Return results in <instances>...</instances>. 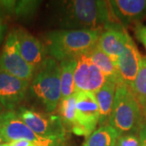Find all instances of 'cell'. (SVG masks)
Segmentation results:
<instances>
[{
  "label": "cell",
  "instance_id": "25",
  "mask_svg": "<svg viewBox=\"0 0 146 146\" xmlns=\"http://www.w3.org/2000/svg\"><path fill=\"white\" fill-rule=\"evenodd\" d=\"M8 146H36L31 142L26 141H16L8 143Z\"/></svg>",
  "mask_w": 146,
  "mask_h": 146
},
{
  "label": "cell",
  "instance_id": "9",
  "mask_svg": "<svg viewBox=\"0 0 146 146\" xmlns=\"http://www.w3.org/2000/svg\"><path fill=\"white\" fill-rule=\"evenodd\" d=\"M89 52L76 58L75 86L76 91H87L95 94L108 79L92 61Z\"/></svg>",
  "mask_w": 146,
  "mask_h": 146
},
{
  "label": "cell",
  "instance_id": "27",
  "mask_svg": "<svg viewBox=\"0 0 146 146\" xmlns=\"http://www.w3.org/2000/svg\"><path fill=\"white\" fill-rule=\"evenodd\" d=\"M1 143H5V142H4L3 137V135H2V131H1V128H0V144Z\"/></svg>",
  "mask_w": 146,
  "mask_h": 146
},
{
  "label": "cell",
  "instance_id": "26",
  "mask_svg": "<svg viewBox=\"0 0 146 146\" xmlns=\"http://www.w3.org/2000/svg\"><path fill=\"white\" fill-rule=\"evenodd\" d=\"M3 33H4V26H3V25L2 24V22L0 21V43L3 41Z\"/></svg>",
  "mask_w": 146,
  "mask_h": 146
},
{
  "label": "cell",
  "instance_id": "22",
  "mask_svg": "<svg viewBox=\"0 0 146 146\" xmlns=\"http://www.w3.org/2000/svg\"><path fill=\"white\" fill-rule=\"evenodd\" d=\"M115 146H140V139L136 134H125L120 136Z\"/></svg>",
  "mask_w": 146,
  "mask_h": 146
},
{
  "label": "cell",
  "instance_id": "12",
  "mask_svg": "<svg viewBox=\"0 0 146 146\" xmlns=\"http://www.w3.org/2000/svg\"><path fill=\"white\" fill-rule=\"evenodd\" d=\"M129 34L120 24H113L102 32L98 46L115 63L123 52ZM117 65V64H116Z\"/></svg>",
  "mask_w": 146,
  "mask_h": 146
},
{
  "label": "cell",
  "instance_id": "8",
  "mask_svg": "<svg viewBox=\"0 0 146 146\" xmlns=\"http://www.w3.org/2000/svg\"><path fill=\"white\" fill-rule=\"evenodd\" d=\"M0 69L27 81H32L36 70L21 56L16 30L7 35L0 54Z\"/></svg>",
  "mask_w": 146,
  "mask_h": 146
},
{
  "label": "cell",
  "instance_id": "5",
  "mask_svg": "<svg viewBox=\"0 0 146 146\" xmlns=\"http://www.w3.org/2000/svg\"><path fill=\"white\" fill-rule=\"evenodd\" d=\"M0 128L5 143L26 141L36 146H66V139L36 134L20 119L16 110H7L0 114Z\"/></svg>",
  "mask_w": 146,
  "mask_h": 146
},
{
  "label": "cell",
  "instance_id": "10",
  "mask_svg": "<svg viewBox=\"0 0 146 146\" xmlns=\"http://www.w3.org/2000/svg\"><path fill=\"white\" fill-rule=\"evenodd\" d=\"M30 81L24 80L0 69V103L7 110H15L24 102Z\"/></svg>",
  "mask_w": 146,
  "mask_h": 146
},
{
  "label": "cell",
  "instance_id": "11",
  "mask_svg": "<svg viewBox=\"0 0 146 146\" xmlns=\"http://www.w3.org/2000/svg\"><path fill=\"white\" fill-rule=\"evenodd\" d=\"M143 58L132 38L129 36L125 49L117 60L119 83L131 88L141 68Z\"/></svg>",
  "mask_w": 146,
  "mask_h": 146
},
{
  "label": "cell",
  "instance_id": "19",
  "mask_svg": "<svg viewBox=\"0 0 146 146\" xmlns=\"http://www.w3.org/2000/svg\"><path fill=\"white\" fill-rule=\"evenodd\" d=\"M131 90L135 95L146 120V58L142 59L140 71Z\"/></svg>",
  "mask_w": 146,
  "mask_h": 146
},
{
  "label": "cell",
  "instance_id": "3",
  "mask_svg": "<svg viewBox=\"0 0 146 146\" xmlns=\"http://www.w3.org/2000/svg\"><path fill=\"white\" fill-rule=\"evenodd\" d=\"M145 121L141 106L132 91L124 84H118L110 125L123 136L138 132Z\"/></svg>",
  "mask_w": 146,
  "mask_h": 146
},
{
  "label": "cell",
  "instance_id": "7",
  "mask_svg": "<svg viewBox=\"0 0 146 146\" xmlns=\"http://www.w3.org/2000/svg\"><path fill=\"white\" fill-rule=\"evenodd\" d=\"M16 111L20 119L36 134L46 137L66 139L68 131L58 115L24 106Z\"/></svg>",
  "mask_w": 146,
  "mask_h": 146
},
{
  "label": "cell",
  "instance_id": "20",
  "mask_svg": "<svg viewBox=\"0 0 146 146\" xmlns=\"http://www.w3.org/2000/svg\"><path fill=\"white\" fill-rule=\"evenodd\" d=\"M58 116L67 131H72L76 123V92L71 97L60 100Z\"/></svg>",
  "mask_w": 146,
  "mask_h": 146
},
{
  "label": "cell",
  "instance_id": "29",
  "mask_svg": "<svg viewBox=\"0 0 146 146\" xmlns=\"http://www.w3.org/2000/svg\"><path fill=\"white\" fill-rule=\"evenodd\" d=\"M3 106H2V105H1V103H0V114L2 113V110H3Z\"/></svg>",
  "mask_w": 146,
  "mask_h": 146
},
{
  "label": "cell",
  "instance_id": "2",
  "mask_svg": "<svg viewBox=\"0 0 146 146\" xmlns=\"http://www.w3.org/2000/svg\"><path fill=\"white\" fill-rule=\"evenodd\" d=\"M101 31L61 29L49 32L46 35L47 54L56 61L76 58L89 52L97 44Z\"/></svg>",
  "mask_w": 146,
  "mask_h": 146
},
{
  "label": "cell",
  "instance_id": "28",
  "mask_svg": "<svg viewBox=\"0 0 146 146\" xmlns=\"http://www.w3.org/2000/svg\"><path fill=\"white\" fill-rule=\"evenodd\" d=\"M0 146H8V143H1Z\"/></svg>",
  "mask_w": 146,
  "mask_h": 146
},
{
  "label": "cell",
  "instance_id": "14",
  "mask_svg": "<svg viewBox=\"0 0 146 146\" xmlns=\"http://www.w3.org/2000/svg\"><path fill=\"white\" fill-rule=\"evenodd\" d=\"M110 4L116 20L123 26L146 16V0H112Z\"/></svg>",
  "mask_w": 146,
  "mask_h": 146
},
{
  "label": "cell",
  "instance_id": "18",
  "mask_svg": "<svg viewBox=\"0 0 146 146\" xmlns=\"http://www.w3.org/2000/svg\"><path fill=\"white\" fill-rule=\"evenodd\" d=\"M119 136V133L110 124L102 126L86 137L83 146H115Z\"/></svg>",
  "mask_w": 146,
  "mask_h": 146
},
{
  "label": "cell",
  "instance_id": "23",
  "mask_svg": "<svg viewBox=\"0 0 146 146\" xmlns=\"http://www.w3.org/2000/svg\"><path fill=\"white\" fill-rule=\"evenodd\" d=\"M135 34L136 38L143 44L146 50V26L138 25L135 29Z\"/></svg>",
  "mask_w": 146,
  "mask_h": 146
},
{
  "label": "cell",
  "instance_id": "4",
  "mask_svg": "<svg viewBox=\"0 0 146 146\" xmlns=\"http://www.w3.org/2000/svg\"><path fill=\"white\" fill-rule=\"evenodd\" d=\"M29 90L46 112L52 113L57 109L61 99V84L60 67L55 59L47 57L36 70Z\"/></svg>",
  "mask_w": 146,
  "mask_h": 146
},
{
  "label": "cell",
  "instance_id": "21",
  "mask_svg": "<svg viewBox=\"0 0 146 146\" xmlns=\"http://www.w3.org/2000/svg\"><path fill=\"white\" fill-rule=\"evenodd\" d=\"M5 10L15 13L18 17L26 18L32 16L38 7L37 1H0Z\"/></svg>",
  "mask_w": 146,
  "mask_h": 146
},
{
  "label": "cell",
  "instance_id": "30",
  "mask_svg": "<svg viewBox=\"0 0 146 146\" xmlns=\"http://www.w3.org/2000/svg\"><path fill=\"white\" fill-rule=\"evenodd\" d=\"M0 6H1V4H0ZM0 9H1V8H0Z\"/></svg>",
  "mask_w": 146,
  "mask_h": 146
},
{
  "label": "cell",
  "instance_id": "16",
  "mask_svg": "<svg viewBox=\"0 0 146 146\" xmlns=\"http://www.w3.org/2000/svg\"><path fill=\"white\" fill-rule=\"evenodd\" d=\"M59 67H60L61 99H63L68 97H71L76 92L75 71L76 67V58L64 59L59 63Z\"/></svg>",
  "mask_w": 146,
  "mask_h": 146
},
{
  "label": "cell",
  "instance_id": "15",
  "mask_svg": "<svg viewBox=\"0 0 146 146\" xmlns=\"http://www.w3.org/2000/svg\"><path fill=\"white\" fill-rule=\"evenodd\" d=\"M117 84L107 80L101 89L95 93L99 107V127L109 124L110 117L112 111Z\"/></svg>",
  "mask_w": 146,
  "mask_h": 146
},
{
  "label": "cell",
  "instance_id": "1",
  "mask_svg": "<svg viewBox=\"0 0 146 146\" xmlns=\"http://www.w3.org/2000/svg\"><path fill=\"white\" fill-rule=\"evenodd\" d=\"M56 12L59 25L64 29L102 32L113 24H119L107 1H61L57 3Z\"/></svg>",
  "mask_w": 146,
  "mask_h": 146
},
{
  "label": "cell",
  "instance_id": "6",
  "mask_svg": "<svg viewBox=\"0 0 146 146\" xmlns=\"http://www.w3.org/2000/svg\"><path fill=\"white\" fill-rule=\"evenodd\" d=\"M99 123V107L94 93L76 91V123L74 134L88 137L96 130Z\"/></svg>",
  "mask_w": 146,
  "mask_h": 146
},
{
  "label": "cell",
  "instance_id": "17",
  "mask_svg": "<svg viewBox=\"0 0 146 146\" xmlns=\"http://www.w3.org/2000/svg\"><path fill=\"white\" fill-rule=\"evenodd\" d=\"M89 54L92 61L108 80L114 81L117 84H119L116 63L100 49L98 44L90 50Z\"/></svg>",
  "mask_w": 146,
  "mask_h": 146
},
{
  "label": "cell",
  "instance_id": "13",
  "mask_svg": "<svg viewBox=\"0 0 146 146\" xmlns=\"http://www.w3.org/2000/svg\"><path fill=\"white\" fill-rule=\"evenodd\" d=\"M16 33L21 56L36 72L47 58L45 45L25 29H16Z\"/></svg>",
  "mask_w": 146,
  "mask_h": 146
},
{
  "label": "cell",
  "instance_id": "24",
  "mask_svg": "<svg viewBox=\"0 0 146 146\" xmlns=\"http://www.w3.org/2000/svg\"><path fill=\"white\" fill-rule=\"evenodd\" d=\"M138 136L140 139V146H146V120L142 123L138 131Z\"/></svg>",
  "mask_w": 146,
  "mask_h": 146
}]
</instances>
